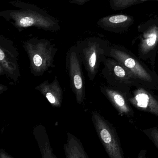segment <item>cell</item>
<instances>
[{"instance_id": "cell-1", "label": "cell", "mask_w": 158, "mask_h": 158, "mask_svg": "<svg viewBox=\"0 0 158 158\" xmlns=\"http://www.w3.org/2000/svg\"><path fill=\"white\" fill-rule=\"evenodd\" d=\"M17 9L0 12V16L21 32L29 27H36L48 32L60 30V22L55 17L38 6L20 0L10 2Z\"/></svg>"}, {"instance_id": "cell-2", "label": "cell", "mask_w": 158, "mask_h": 158, "mask_svg": "<svg viewBox=\"0 0 158 158\" xmlns=\"http://www.w3.org/2000/svg\"><path fill=\"white\" fill-rule=\"evenodd\" d=\"M106 56L123 64L140 85L153 91H158V75L155 70L151 69L132 52L121 45L111 44Z\"/></svg>"}, {"instance_id": "cell-3", "label": "cell", "mask_w": 158, "mask_h": 158, "mask_svg": "<svg viewBox=\"0 0 158 158\" xmlns=\"http://www.w3.org/2000/svg\"><path fill=\"white\" fill-rule=\"evenodd\" d=\"M23 47L28 56L30 72L34 76H41L50 68L55 67L54 58L58 49L51 40L33 37L24 41Z\"/></svg>"}, {"instance_id": "cell-4", "label": "cell", "mask_w": 158, "mask_h": 158, "mask_svg": "<svg viewBox=\"0 0 158 158\" xmlns=\"http://www.w3.org/2000/svg\"><path fill=\"white\" fill-rule=\"evenodd\" d=\"M111 43L98 37H89L77 41L76 46L82 63L90 81L95 79Z\"/></svg>"}, {"instance_id": "cell-5", "label": "cell", "mask_w": 158, "mask_h": 158, "mask_svg": "<svg viewBox=\"0 0 158 158\" xmlns=\"http://www.w3.org/2000/svg\"><path fill=\"white\" fill-rule=\"evenodd\" d=\"M139 58L154 70L158 51V17L150 18L138 26Z\"/></svg>"}, {"instance_id": "cell-6", "label": "cell", "mask_w": 158, "mask_h": 158, "mask_svg": "<svg viewBox=\"0 0 158 158\" xmlns=\"http://www.w3.org/2000/svg\"><path fill=\"white\" fill-rule=\"evenodd\" d=\"M91 120L98 137L109 158H124L117 131L112 124L96 110L92 112Z\"/></svg>"}, {"instance_id": "cell-7", "label": "cell", "mask_w": 158, "mask_h": 158, "mask_svg": "<svg viewBox=\"0 0 158 158\" xmlns=\"http://www.w3.org/2000/svg\"><path fill=\"white\" fill-rule=\"evenodd\" d=\"M102 64V75L110 86L126 94L133 86L139 84L134 76L115 59L105 57Z\"/></svg>"}, {"instance_id": "cell-8", "label": "cell", "mask_w": 158, "mask_h": 158, "mask_svg": "<svg viewBox=\"0 0 158 158\" xmlns=\"http://www.w3.org/2000/svg\"><path fill=\"white\" fill-rule=\"evenodd\" d=\"M82 65L76 46H72L66 54V67L71 89L79 104H82L85 99V83Z\"/></svg>"}, {"instance_id": "cell-9", "label": "cell", "mask_w": 158, "mask_h": 158, "mask_svg": "<svg viewBox=\"0 0 158 158\" xmlns=\"http://www.w3.org/2000/svg\"><path fill=\"white\" fill-rule=\"evenodd\" d=\"M19 53L13 41L0 36V75H5L14 82L21 76L18 60Z\"/></svg>"}, {"instance_id": "cell-10", "label": "cell", "mask_w": 158, "mask_h": 158, "mask_svg": "<svg viewBox=\"0 0 158 158\" xmlns=\"http://www.w3.org/2000/svg\"><path fill=\"white\" fill-rule=\"evenodd\" d=\"M152 91L138 84L127 93L126 97L131 106L158 117V96Z\"/></svg>"}, {"instance_id": "cell-11", "label": "cell", "mask_w": 158, "mask_h": 158, "mask_svg": "<svg viewBox=\"0 0 158 158\" xmlns=\"http://www.w3.org/2000/svg\"><path fill=\"white\" fill-rule=\"evenodd\" d=\"M100 89L119 114L129 119L134 117V110L125 93L109 85H101Z\"/></svg>"}, {"instance_id": "cell-12", "label": "cell", "mask_w": 158, "mask_h": 158, "mask_svg": "<svg viewBox=\"0 0 158 158\" xmlns=\"http://www.w3.org/2000/svg\"><path fill=\"white\" fill-rule=\"evenodd\" d=\"M135 19L131 15L115 14L107 15L100 18L97 25L102 29L116 34L126 33L134 24Z\"/></svg>"}, {"instance_id": "cell-13", "label": "cell", "mask_w": 158, "mask_h": 158, "mask_svg": "<svg viewBox=\"0 0 158 158\" xmlns=\"http://www.w3.org/2000/svg\"><path fill=\"white\" fill-rule=\"evenodd\" d=\"M46 98L53 108L61 107L63 100V91L57 76L51 83L46 80L35 88Z\"/></svg>"}, {"instance_id": "cell-14", "label": "cell", "mask_w": 158, "mask_h": 158, "mask_svg": "<svg viewBox=\"0 0 158 158\" xmlns=\"http://www.w3.org/2000/svg\"><path fill=\"white\" fill-rule=\"evenodd\" d=\"M33 135L37 142L42 158H57L51 146L45 126L42 124L36 126L33 129Z\"/></svg>"}, {"instance_id": "cell-15", "label": "cell", "mask_w": 158, "mask_h": 158, "mask_svg": "<svg viewBox=\"0 0 158 158\" xmlns=\"http://www.w3.org/2000/svg\"><path fill=\"white\" fill-rule=\"evenodd\" d=\"M66 158H89L82 142L75 136L68 132L67 142L64 145Z\"/></svg>"}, {"instance_id": "cell-16", "label": "cell", "mask_w": 158, "mask_h": 158, "mask_svg": "<svg viewBox=\"0 0 158 158\" xmlns=\"http://www.w3.org/2000/svg\"><path fill=\"white\" fill-rule=\"evenodd\" d=\"M110 6L114 10H120L138 4V0H110Z\"/></svg>"}, {"instance_id": "cell-17", "label": "cell", "mask_w": 158, "mask_h": 158, "mask_svg": "<svg viewBox=\"0 0 158 158\" xmlns=\"http://www.w3.org/2000/svg\"><path fill=\"white\" fill-rule=\"evenodd\" d=\"M143 132L153 142L158 149V127H150L143 129Z\"/></svg>"}, {"instance_id": "cell-18", "label": "cell", "mask_w": 158, "mask_h": 158, "mask_svg": "<svg viewBox=\"0 0 158 158\" xmlns=\"http://www.w3.org/2000/svg\"><path fill=\"white\" fill-rule=\"evenodd\" d=\"M89 1L91 0H69L70 3L79 5H84Z\"/></svg>"}, {"instance_id": "cell-19", "label": "cell", "mask_w": 158, "mask_h": 158, "mask_svg": "<svg viewBox=\"0 0 158 158\" xmlns=\"http://www.w3.org/2000/svg\"><path fill=\"white\" fill-rule=\"evenodd\" d=\"M0 158H14L11 155L7 153L3 149L0 150Z\"/></svg>"}, {"instance_id": "cell-20", "label": "cell", "mask_w": 158, "mask_h": 158, "mask_svg": "<svg viewBox=\"0 0 158 158\" xmlns=\"http://www.w3.org/2000/svg\"><path fill=\"white\" fill-rule=\"evenodd\" d=\"M8 87L5 85H2V84H0V94H2L5 91L8 90Z\"/></svg>"}, {"instance_id": "cell-21", "label": "cell", "mask_w": 158, "mask_h": 158, "mask_svg": "<svg viewBox=\"0 0 158 158\" xmlns=\"http://www.w3.org/2000/svg\"><path fill=\"white\" fill-rule=\"evenodd\" d=\"M148 1H158V0H138V3H140L141 2H144Z\"/></svg>"}]
</instances>
